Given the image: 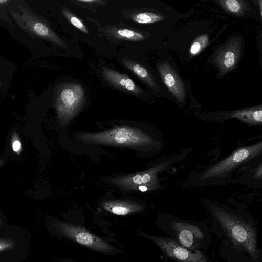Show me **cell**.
Segmentation results:
<instances>
[{
	"instance_id": "obj_18",
	"label": "cell",
	"mask_w": 262,
	"mask_h": 262,
	"mask_svg": "<svg viewBox=\"0 0 262 262\" xmlns=\"http://www.w3.org/2000/svg\"><path fill=\"white\" fill-rule=\"evenodd\" d=\"M132 133L125 128H121L116 133L115 139L118 143H124L129 141H133Z\"/></svg>"
},
{
	"instance_id": "obj_9",
	"label": "cell",
	"mask_w": 262,
	"mask_h": 262,
	"mask_svg": "<svg viewBox=\"0 0 262 262\" xmlns=\"http://www.w3.org/2000/svg\"><path fill=\"white\" fill-rule=\"evenodd\" d=\"M162 79L170 93L180 102L185 98V89L182 81L171 66L166 61L158 65Z\"/></svg>"
},
{
	"instance_id": "obj_17",
	"label": "cell",
	"mask_w": 262,
	"mask_h": 262,
	"mask_svg": "<svg viewBox=\"0 0 262 262\" xmlns=\"http://www.w3.org/2000/svg\"><path fill=\"white\" fill-rule=\"evenodd\" d=\"M62 13L72 25L83 33L86 34L89 33V31L82 21L76 16L74 15L65 8H62Z\"/></svg>"
},
{
	"instance_id": "obj_7",
	"label": "cell",
	"mask_w": 262,
	"mask_h": 262,
	"mask_svg": "<svg viewBox=\"0 0 262 262\" xmlns=\"http://www.w3.org/2000/svg\"><path fill=\"white\" fill-rule=\"evenodd\" d=\"M58 227L66 236L76 242L101 252H108L112 248L105 241L89 232L86 229L67 223H60Z\"/></svg>"
},
{
	"instance_id": "obj_26",
	"label": "cell",
	"mask_w": 262,
	"mask_h": 262,
	"mask_svg": "<svg viewBox=\"0 0 262 262\" xmlns=\"http://www.w3.org/2000/svg\"><path fill=\"white\" fill-rule=\"evenodd\" d=\"M8 2H9V1H8V0H0L1 4H4L8 3Z\"/></svg>"
},
{
	"instance_id": "obj_22",
	"label": "cell",
	"mask_w": 262,
	"mask_h": 262,
	"mask_svg": "<svg viewBox=\"0 0 262 262\" xmlns=\"http://www.w3.org/2000/svg\"><path fill=\"white\" fill-rule=\"evenodd\" d=\"M12 244L8 242H0V251L7 249L9 247L11 246Z\"/></svg>"
},
{
	"instance_id": "obj_1",
	"label": "cell",
	"mask_w": 262,
	"mask_h": 262,
	"mask_svg": "<svg viewBox=\"0 0 262 262\" xmlns=\"http://www.w3.org/2000/svg\"><path fill=\"white\" fill-rule=\"evenodd\" d=\"M205 205L221 258L225 262H262L258 224L251 214L222 204Z\"/></svg>"
},
{
	"instance_id": "obj_8",
	"label": "cell",
	"mask_w": 262,
	"mask_h": 262,
	"mask_svg": "<svg viewBox=\"0 0 262 262\" xmlns=\"http://www.w3.org/2000/svg\"><path fill=\"white\" fill-rule=\"evenodd\" d=\"M241 43L239 38H233L215 54L214 61L221 75L229 72L237 64L241 55Z\"/></svg>"
},
{
	"instance_id": "obj_6",
	"label": "cell",
	"mask_w": 262,
	"mask_h": 262,
	"mask_svg": "<svg viewBox=\"0 0 262 262\" xmlns=\"http://www.w3.org/2000/svg\"><path fill=\"white\" fill-rule=\"evenodd\" d=\"M83 87L75 83H68L59 87L56 99V107L58 115H71L82 103L84 99Z\"/></svg>"
},
{
	"instance_id": "obj_23",
	"label": "cell",
	"mask_w": 262,
	"mask_h": 262,
	"mask_svg": "<svg viewBox=\"0 0 262 262\" xmlns=\"http://www.w3.org/2000/svg\"><path fill=\"white\" fill-rule=\"evenodd\" d=\"M150 179V176L148 174H144L142 176V183H147Z\"/></svg>"
},
{
	"instance_id": "obj_28",
	"label": "cell",
	"mask_w": 262,
	"mask_h": 262,
	"mask_svg": "<svg viewBox=\"0 0 262 262\" xmlns=\"http://www.w3.org/2000/svg\"><path fill=\"white\" fill-rule=\"evenodd\" d=\"M1 82H0V85H1Z\"/></svg>"
},
{
	"instance_id": "obj_11",
	"label": "cell",
	"mask_w": 262,
	"mask_h": 262,
	"mask_svg": "<svg viewBox=\"0 0 262 262\" xmlns=\"http://www.w3.org/2000/svg\"><path fill=\"white\" fill-rule=\"evenodd\" d=\"M123 63L134 73L139 78L146 82L150 87L156 91L159 87L147 70L140 64L129 60H123Z\"/></svg>"
},
{
	"instance_id": "obj_10",
	"label": "cell",
	"mask_w": 262,
	"mask_h": 262,
	"mask_svg": "<svg viewBox=\"0 0 262 262\" xmlns=\"http://www.w3.org/2000/svg\"><path fill=\"white\" fill-rule=\"evenodd\" d=\"M102 74L105 80L120 89L137 95L141 93L140 89L134 81L124 74L103 67Z\"/></svg>"
},
{
	"instance_id": "obj_20",
	"label": "cell",
	"mask_w": 262,
	"mask_h": 262,
	"mask_svg": "<svg viewBox=\"0 0 262 262\" xmlns=\"http://www.w3.org/2000/svg\"><path fill=\"white\" fill-rule=\"evenodd\" d=\"M12 148L14 151L18 152L21 148V144L18 140L14 141L12 144Z\"/></svg>"
},
{
	"instance_id": "obj_21",
	"label": "cell",
	"mask_w": 262,
	"mask_h": 262,
	"mask_svg": "<svg viewBox=\"0 0 262 262\" xmlns=\"http://www.w3.org/2000/svg\"><path fill=\"white\" fill-rule=\"evenodd\" d=\"M133 182L137 184H141L142 183V176L140 174H137L133 178Z\"/></svg>"
},
{
	"instance_id": "obj_4",
	"label": "cell",
	"mask_w": 262,
	"mask_h": 262,
	"mask_svg": "<svg viewBox=\"0 0 262 262\" xmlns=\"http://www.w3.org/2000/svg\"><path fill=\"white\" fill-rule=\"evenodd\" d=\"M18 7L20 12L12 10L10 14L22 29L34 36L51 41L61 47H68L44 20L23 6L19 5Z\"/></svg>"
},
{
	"instance_id": "obj_19",
	"label": "cell",
	"mask_w": 262,
	"mask_h": 262,
	"mask_svg": "<svg viewBox=\"0 0 262 262\" xmlns=\"http://www.w3.org/2000/svg\"><path fill=\"white\" fill-rule=\"evenodd\" d=\"M111 210L114 214L119 215H126L131 211L128 207L120 205L113 206Z\"/></svg>"
},
{
	"instance_id": "obj_27",
	"label": "cell",
	"mask_w": 262,
	"mask_h": 262,
	"mask_svg": "<svg viewBox=\"0 0 262 262\" xmlns=\"http://www.w3.org/2000/svg\"><path fill=\"white\" fill-rule=\"evenodd\" d=\"M259 5H260V15H261V1H259Z\"/></svg>"
},
{
	"instance_id": "obj_25",
	"label": "cell",
	"mask_w": 262,
	"mask_h": 262,
	"mask_svg": "<svg viewBox=\"0 0 262 262\" xmlns=\"http://www.w3.org/2000/svg\"><path fill=\"white\" fill-rule=\"evenodd\" d=\"M139 189L141 191L144 192L147 190V188L144 186H140L139 187Z\"/></svg>"
},
{
	"instance_id": "obj_24",
	"label": "cell",
	"mask_w": 262,
	"mask_h": 262,
	"mask_svg": "<svg viewBox=\"0 0 262 262\" xmlns=\"http://www.w3.org/2000/svg\"><path fill=\"white\" fill-rule=\"evenodd\" d=\"M78 2H82V3H101V1H95V0H92V1H90V0H79L78 1Z\"/></svg>"
},
{
	"instance_id": "obj_5",
	"label": "cell",
	"mask_w": 262,
	"mask_h": 262,
	"mask_svg": "<svg viewBox=\"0 0 262 262\" xmlns=\"http://www.w3.org/2000/svg\"><path fill=\"white\" fill-rule=\"evenodd\" d=\"M261 151V142L239 148L229 157L223 160L216 165L206 170L201 177L205 179L215 176H221L229 172L251 158H254Z\"/></svg>"
},
{
	"instance_id": "obj_2",
	"label": "cell",
	"mask_w": 262,
	"mask_h": 262,
	"mask_svg": "<svg viewBox=\"0 0 262 262\" xmlns=\"http://www.w3.org/2000/svg\"><path fill=\"white\" fill-rule=\"evenodd\" d=\"M159 228L167 237L191 250L206 251L212 242L209 225L205 221L187 220L163 214Z\"/></svg>"
},
{
	"instance_id": "obj_13",
	"label": "cell",
	"mask_w": 262,
	"mask_h": 262,
	"mask_svg": "<svg viewBox=\"0 0 262 262\" xmlns=\"http://www.w3.org/2000/svg\"><path fill=\"white\" fill-rule=\"evenodd\" d=\"M218 2L227 12L238 15H243L247 8L246 5L242 1L222 0Z\"/></svg>"
},
{
	"instance_id": "obj_14",
	"label": "cell",
	"mask_w": 262,
	"mask_h": 262,
	"mask_svg": "<svg viewBox=\"0 0 262 262\" xmlns=\"http://www.w3.org/2000/svg\"><path fill=\"white\" fill-rule=\"evenodd\" d=\"M112 33L115 37L126 40L138 41L145 38L142 34L127 29L115 30Z\"/></svg>"
},
{
	"instance_id": "obj_16",
	"label": "cell",
	"mask_w": 262,
	"mask_h": 262,
	"mask_svg": "<svg viewBox=\"0 0 262 262\" xmlns=\"http://www.w3.org/2000/svg\"><path fill=\"white\" fill-rule=\"evenodd\" d=\"M209 43V37L204 34L198 37L192 42L190 48L192 56H195L201 52Z\"/></svg>"
},
{
	"instance_id": "obj_15",
	"label": "cell",
	"mask_w": 262,
	"mask_h": 262,
	"mask_svg": "<svg viewBox=\"0 0 262 262\" xmlns=\"http://www.w3.org/2000/svg\"><path fill=\"white\" fill-rule=\"evenodd\" d=\"M132 19L140 24H151L161 21L165 17L152 13L144 12L136 14L132 16Z\"/></svg>"
},
{
	"instance_id": "obj_3",
	"label": "cell",
	"mask_w": 262,
	"mask_h": 262,
	"mask_svg": "<svg viewBox=\"0 0 262 262\" xmlns=\"http://www.w3.org/2000/svg\"><path fill=\"white\" fill-rule=\"evenodd\" d=\"M162 251L163 260L176 262H214L201 250H191L167 236L146 235Z\"/></svg>"
},
{
	"instance_id": "obj_12",
	"label": "cell",
	"mask_w": 262,
	"mask_h": 262,
	"mask_svg": "<svg viewBox=\"0 0 262 262\" xmlns=\"http://www.w3.org/2000/svg\"><path fill=\"white\" fill-rule=\"evenodd\" d=\"M231 117L238 118L250 124L261 123L262 121V110L261 107L242 110L233 113Z\"/></svg>"
}]
</instances>
